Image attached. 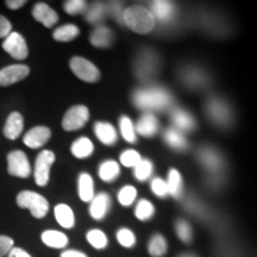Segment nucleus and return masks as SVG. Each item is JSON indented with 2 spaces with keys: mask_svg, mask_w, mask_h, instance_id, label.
<instances>
[{
  "mask_svg": "<svg viewBox=\"0 0 257 257\" xmlns=\"http://www.w3.org/2000/svg\"><path fill=\"white\" fill-rule=\"evenodd\" d=\"M134 102L142 110H163L172 102V95L162 88L140 89L134 94Z\"/></svg>",
  "mask_w": 257,
  "mask_h": 257,
  "instance_id": "1",
  "label": "nucleus"
},
{
  "mask_svg": "<svg viewBox=\"0 0 257 257\" xmlns=\"http://www.w3.org/2000/svg\"><path fill=\"white\" fill-rule=\"evenodd\" d=\"M123 21L131 30L137 34H149L155 27V18L149 10L143 6L135 5L125 10Z\"/></svg>",
  "mask_w": 257,
  "mask_h": 257,
  "instance_id": "2",
  "label": "nucleus"
},
{
  "mask_svg": "<svg viewBox=\"0 0 257 257\" xmlns=\"http://www.w3.org/2000/svg\"><path fill=\"white\" fill-rule=\"evenodd\" d=\"M17 205L21 208H28L32 217L42 219L49 211V202L43 195L36 192L23 191L17 195Z\"/></svg>",
  "mask_w": 257,
  "mask_h": 257,
  "instance_id": "3",
  "label": "nucleus"
},
{
  "mask_svg": "<svg viewBox=\"0 0 257 257\" xmlns=\"http://www.w3.org/2000/svg\"><path fill=\"white\" fill-rule=\"evenodd\" d=\"M69 67L72 72L86 82H96L100 79V72L91 61L83 59V57L75 56L70 60Z\"/></svg>",
  "mask_w": 257,
  "mask_h": 257,
  "instance_id": "4",
  "label": "nucleus"
},
{
  "mask_svg": "<svg viewBox=\"0 0 257 257\" xmlns=\"http://www.w3.org/2000/svg\"><path fill=\"white\" fill-rule=\"evenodd\" d=\"M55 162V154L50 150H43L37 156L36 163H35V181L38 186L44 187L48 185L50 178V168Z\"/></svg>",
  "mask_w": 257,
  "mask_h": 257,
  "instance_id": "5",
  "label": "nucleus"
},
{
  "mask_svg": "<svg viewBox=\"0 0 257 257\" xmlns=\"http://www.w3.org/2000/svg\"><path fill=\"white\" fill-rule=\"evenodd\" d=\"M8 172L10 175L27 179L31 174V166L27 154L22 150H15L8 155Z\"/></svg>",
  "mask_w": 257,
  "mask_h": 257,
  "instance_id": "6",
  "label": "nucleus"
},
{
  "mask_svg": "<svg viewBox=\"0 0 257 257\" xmlns=\"http://www.w3.org/2000/svg\"><path fill=\"white\" fill-rule=\"evenodd\" d=\"M89 119V111L86 106L78 105L70 107L62 119V127L66 131H76Z\"/></svg>",
  "mask_w": 257,
  "mask_h": 257,
  "instance_id": "7",
  "label": "nucleus"
},
{
  "mask_svg": "<svg viewBox=\"0 0 257 257\" xmlns=\"http://www.w3.org/2000/svg\"><path fill=\"white\" fill-rule=\"evenodd\" d=\"M3 49L15 60H25L29 55L27 42L19 32L12 31L8 37H5L3 42Z\"/></svg>",
  "mask_w": 257,
  "mask_h": 257,
  "instance_id": "8",
  "label": "nucleus"
},
{
  "mask_svg": "<svg viewBox=\"0 0 257 257\" xmlns=\"http://www.w3.org/2000/svg\"><path fill=\"white\" fill-rule=\"evenodd\" d=\"M30 74V68L25 64H12L0 69V86L6 87L24 80Z\"/></svg>",
  "mask_w": 257,
  "mask_h": 257,
  "instance_id": "9",
  "label": "nucleus"
},
{
  "mask_svg": "<svg viewBox=\"0 0 257 257\" xmlns=\"http://www.w3.org/2000/svg\"><path fill=\"white\" fill-rule=\"evenodd\" d=\"M51 137V131L47 126H35L30 131L25 134L23 138V142L27 147L31 149H38V148L43 147L49 138Z\"/></svg>",
  "mask_w": 257,
  "mask_h": 257,
  "instance_id": "10",
  "label": "nucleus"
},
{
  "mask_svg": "<svg viewBox=\"0 0 257 257\" xmlns=\"http://www.w3.org/2000/svg\"><path fill=\"white\" fill-rule=\"evenodd\" d=\"M32 17L46 28H53L59 22V15L46 3H37L34 6Z\"/></svg>",
  "mask_w": 257,
  "mask_h": 257,
  "instance_id": "11",
  "label": "nucleus"
},
{
  "mask_svg": "<svg viewBox=\"0 0 257 257\" xmlns=\"http://www.w3.org/2000/svg\"><path fill=\"white\" fill-rule=\"evenodd\" d=\"M23 128H24L23 115L19 113V112H12V113L8 117V119H6L3 133H4V136L8 138V140L15 141L21 136Z\"/></svg>",
  "mask_w": 257,
  "mask_h": 257,
  "instance_id": "12",
  "label": "nucleus"
},
{
  "mask_svg": "<svg viewBox=\"0 0 257 257\" xmlns=\"http://www.w3.org/2000/svg\"><path fill=\"white\" fill-rule=\"evenodd\" d=\"M111 199L106 193H100L95 198L92 199L91 207H89V213L96 220H100L106 216L108 208H110Z\"/></svg>",
  "mask_w": 257,
  "mask_h": 257,
  "instance_id": "13",
  "label": "nucleus"
},
{
  "mask_svg": "<svg viewBox=\"0 0 257 257\" xmlns=\"http://www.w3.org/2000/svg\"><path fill=\"white\" fill-rule=\"evenodd\" d=\"M42 242L47 246L54 249L66 248L68 244V237L66 234L56 230H47L41 234Z\"/></svg>",
  "mask_w": 257,
  "mask_h": 257,
  "instance_id": "14",
  "label": "nucleus"
},
{
  "mask_svg": "<svg viewBox=\"0 0 257 257\" xmlns=\"http://www.w3.org/2000/svg\"><path fill=\"white\" fill-rule=\"evenodd\" d=\"M95 135L102 143L106 146H112L117 142V131L113 127V125L105 121H98L94 126Z\"/></svg>",
  "mask_w": 257,
  "mask_h": 257,
  "instance_id": "15",
  "label": "nucleus"
},
{
  "mask_svg": "<svg viewBox=\"0 0 257 257\" xmlns=\"http://www.w3.org/2000/svg\"><path fill=\"white\" fill-rule=\"evenodd\" d=\"M136 130L141 136L153 137L155 136L157 130H159V121H157L155 115L152 113H147L137 123Z\"/></svg>",
  "mask_w": 257,
  "mask_h": 257,
  "instance_id": "16",
  "label": "nucleus"
},
{
  "mask_svg": "<svg viewBox=\"0 0 257 257\" xmlns=\"http://www.w3.org/2000/svg\"><path fill=\"white\" fill-rule=\"evenodd\" d=\"M154 18H157L161 22H168L174 17L175 8L172 3L168 2H155L152 5V11Z\"/></svg>",
  "mask_w": 257,
  "mask_h": 257,
  "instance_id": "17",
  "label": "nucleus"
},
{
  "mask_svg": "<svg viewBox=\"0 0 257 257\" xmlns=\"http://www.w3.org/2000/svg\"><path fill=\"white\" fill-rule=\"evenodd\" d=\"M55 218L61 226L64 229H72L75 224V218H74L73 210L68 205L66 204H59L56 205L55 210Z\"/></svg>",
  "mask_w": 257,
  "mask_h": 257,
  "instance_id": "18",
  "label": "nucleus"
},
{
  "mask_svg": "<svg viewBox=\"0 0 257 257\" xmlns=\"http://www.w3.org/2000/svg\"><path fill=\"white\" fill-rule=\"evenodd\" d=\"M79 197L82 201L88 202L94 198V186L92 176L87 173H82L79 176Z\"/></svg>",
  "mask_w": 257,
  "mask_h": 257,
  "instance_id": "19",
  "label": "nucleus"
},
{
  "mask_svg": "<svg viewBox=\"0 0 257 257\" xmlns=\"http://www.w3.org/2000/svg\"><path fill=\"white\" fill-rule=\"evenodd\" d=\"M93 149L94 147H93L92 141L87 137L79 138L70 147V152L76 159H86L93 153Z\"/></svg>",
  "mask_w": 257,
  "mask_h": 257,
  "instance_id": "20",
  "label": "nucleus"
},
{
  "mask_svg": "<svg viewBox=\"0 0 257 257\" xmlns=\"http://www.w3.org/2000/svg\"><path fill=\"white\" fill-rule=\"evenodd\" d=\"M91 43L94 47L98 48H107L112 43V32L108 28L106 27H98L92 34Z\"/></svg>",
  "mask_w": 257,
  "mask_h": 257,
  "instance_id": "21",
  "label": "nucleus"
},
{
  "mask_svg": "<svg viewBox=\"0 0 257 257\" xmlns=\"http://www.w3.org/2000/svg\"><path fill=\"white\" fill-rule=\"evenodd\" d=\"M172 120L176 125V127L182 131H189L195 126V121L192 115L188 112L179 110V108L172 112Z\"/></svg>",
  "mask_w": 257,
  "mask_h": 257,
  "instance_id": "22",
  "label": "nucleus"
},
{
  "mask_svg": "<svg viewBox=\"0 0 257 257\" xmlns=\"http://www.w3.org/2000/svg\"><path fill=\"white\" fill-rule=\"evenodd\" d=\"M167 187H168V194L173 198H180L182 194V178L179 170L170 169L168 174V181H167Z\"/></svg>",
  "mask_w": 257,
  "mask_h": 257,
  "instance_id": "23",
  "label": "nucleus"
},
{
  "mask_svg": "<svg viewBox=\"0 0 257 257\" xmlns=\"http://www.w3.org/2000/svg\"><path fill=\"white\" fill-rule=\"evenodd\" d=\"M80 34L79 28L74 24H66L62 27L57 28L54 31L53 37L54 40L57 42H69L74 40L75 37H78Z\"/></svg>",
  "mask_w": 257,
  "mask_h": 257,
  "instance_id": "24",
  "label": "nucleus"
},
{
  "mask_svg": "<svg viewBox=\"0 0 257 257\" xmlns=\"http://www.w3.org/2000/svg\"><path fill=\"white\" fill-rule=\"evenodd\" d=\"M165 141L173 149L184 150L187 147V140L178 128H168L165 133Z\"/></svg>",
  "mask_w": 257,
  "mask_h": 257,
  "instance_id": "25",
  "label": "nucleus"
},
{
  "mask_svg": "<svg viewBox=\"0 0 257 257\" xmlns=\"http://www.w3.org/2000/svg\"><path fill=\"white\" fill-rule=\"evenodd\" d=\"M120 168L115 161H105L104 163H101V166L99 167V176L101 180H104L106 182L113 181V180L119 175Z\"/></svg>",
  "mask_w": 257,
  "mask_h": 257,
  "instance_id": "26",
  "label": "nucleus"
},
{
  "mask_svg": "<svg viewBox=\"0 0 257 257\" xmlns=\"http://www.w3.org/2000/svg\"><path fill=\"white\" fill-rule=\"evenodd\" d=\"M168 245H167V240L162 234L156 233L154 234L150 239L149 245H148V250L149 253L153 257H162L167 252Z\"/></svg>",
  "mask_w": 257,
  "mask_h": 257,
  "instance_id": "27",
  "label": "nucleus"
},
{
  "mask_svg": "<svg viewBox=\"0 0 257 257\" xmlns=\"http://www.w3.org/2000/svg\"><path fill=\"white\" fill-rule=\"evenodd\" d=\"M155 213V207L150 201L146 200V199H142L137 204L136 210H135V216H136L137 219L140 220H148L150 219Z\"/></svg>",
  "mask_w": 257,
  "mask_h": 257,
  "instance_id": "28",
  "label": "nucleus"
},
{
  "mask_svg": "<svg viewBox=\"0 0 257 257\" xmlns=\"http://www.w3.org/2000/svg\"><path fill=\"white\" fill-rule=\"evenodd\" d=\"M87 240H88V243L93 246V248H95V249L106 248V245H107V242H108L106 234L102 232L101 230H98V229L88 231Z\"/></svg>",
  "mask_w": 257,
  "mask_h": 257,
  "instance_id": "29",
  "label": "nucleus"
},
{
  "mask_svg": "<svg viewBox=\"0 0 257 257\" xmlns=\"http://www.w3.org/2000/svg\"><path fill=\"white\" fill-rule=\"evenodd\" d=\"M120 131L123 135L124 140L128 143L136 142V133H135V127L133 121L126 115H123L120 119Z\"/></svg>",
  "mask_w": 257,
  "mask_h": 257,
  "instance_id": "30",
  "label": "nucleus"
},
{
  "mask_svg": "<svg viewBox=\"0 0 257 257\" xmlns=\"http://www.w3.org/2000/svg\"><path fill=\"white\" fill-rule=\"evenodd\" d=\"M152 173L153 163L149 160H141V162L135 167V176L140 181H146L152 175Z\"/></svg>",
  "mask_w": 257,
  "mask_h": 257,
  "instance_id": "31",
  "label": "nucleus"
},
{
  "mask_svg": "<svg viewBox=\"0 0 257 257\" xmlns=\"http://www.w3.org/2000/svg\"><path fill=\"white\" fill-rule=\"evenodd\" d=\"M137 197V191L134 186H125L118 193V200L123 206H130Z\"/></svg>",
  "mask_w": 257,
  "mask_h": 257,
  "instance_id": "32",
  "label": "nucleus"
},
{
  "mask_svg": "<svg viewBox=\"0 0 257 257\" xmlns=\"http://www.w3.org/2000/svg\"><path fill=\"white\" fill-rule=\"evenodd\" d=\"M208 111H210L213 119L219 120L221 123H224L227 119V117H229V112H227L224 104H221V102L212 101L210 104V107H208Z\"/></svg>",
  "mask_w": 257,
  "mask_h": 257,
  "instance_id": "33",
  "label": "nucleus"
},
{
  "mask_svg": "<svg viewBox=\"0 0 257 257\" xmlns=\"http://www.w3.org/2000/svg\"><path fill=\"white\" fill-rule=\"evenodd\" d=\"M200 159L207 168L217 169L219 168L221 165V160L219 159V156L213 152V150H202Z\"/></svg>",
  "mask_w": 257,
  "mask_h": 257,
  "instance_id": "34",
  "label": "nucleus"
},
{
  "mask_svg": "<svg viewBox=\"0 0 257 257\" xmlns=\"http://www.w3.org/2000/svg\"><path fill=\"white\" fill-rule=\"evenodd\" d=\"M175 230L179 238L185 243H189L192 240V227L186 220H178L175 224Z\"/></svg>",
  "mask_w": 257,
  "mask_h": 257,
  "instance_id": "35",
  "label": "nucleus"
},
{
  "mask_svg": "<svg viewBox=\"0 0 257 257\" xmlns=\"http://www.w3.org/2000/svg\"><path fill=\"white\" fill-rule=\"evenodd\" d=\"M117 239L121 245L125 246V248H133V246L136 244V237H135V233L131 230L126 229V227H123L117 232Z\"/></svg>",
  "mask_w": 257,
  "mask_h": 257,
  "instance_id": "36",
  "label": "nucleus"
},
{
  "mask_svg": "<svg viewBox=\"0 0 257 257\" xmlns=\"http://www.w3.org/2000/svg\"><path fill=\"white\" fill-rule=\"evenodd\" d=\"M141 155L136 150H126L120 155V162L125 167H136L141 162Z\"/></svg>",
  "mask_w": 257,
  "mask_h": 257,
  "instance_id": "37",
  "label": "nucleus"
},
{
  "mask_svg": "<svg viewBox=\"0 0 257 257\" xmlns=\"http://www.w3.org/2000/svg\"><path fill=\"white\" fill-rule=\"evenodd\" d=\"M86 9V3L81 0H72L64 3V11L69 15H78Z\"/></svg>",
  "mask_w": 257,
  "mask_h": 257,
  "instance_id": "38",
  "label": "nucleus"
},
{
  "mask_svg": "<svg viewBox=\"0 0 257 257\" xmlns=\"http://www.w3.org/2000/svg\"><path fill=\"white\" fill-rule=\"evenodd\" d=\"M152 189L153 192L155 193L157 197H166L167 194H168V187H167V182L163 181L162 179L160 178H156L153 180L152 182Z\"/></svg>",
  "mask_w": 257,
  "mask_h": 257,
  "instance_id": "39",
  "label": "nucleus"
},
{
  "mask_svg": "<svg viewBox=\"0 0 257 257\" xmlns=\"http://www.w3.org/2000/svg\"><path fill=\"white\" fill-rule=\"evenodd\" d=\"M15 240L11 237L0 234V257H4L14 248Z\"/></svg>",
  "mask_w": 257,
  "mask_h": 257,
  "instance_id": "40",
  "label": "nucleus"
},
{
  "mask_svg": "<svg viewBox=\"0 0 257 257\" xmlns=\"http://www.w3.org/2000/svg\"><path fill=\"white\" fill-rule=\"evenodd\" d=\"M12 32V24L4 16L0 15V38L8 37Z\"/></svg>",
  "mask_w": 257,
  "mask_h": 257,
  "instance_id": "41",
  "label": "nucleus"
},
{
  "mask_svg": "<svg viewBox=\"0 0 257 257\" xmlns=\"http://www.w3.org/2000/svg\"><path fill=\"white\" fill-rule=\"evenodd\" d=\"M102 15H104V10H102V6H94L91 11L88 12L87 16H86V18H87V21L89 22H98L100 21V18L102 17Z\"/></svg>",
  "mask_w": 257,
  "mask_h": 257,
  "instance_id": "42",
  "label": "nucleus"
},
{
  "mask_svg": "<svg viewBox=\"0 0 257 257\" xmlns=\"http://www.w3.org/2000/svg\"><path fill=\"white\" fill-rule=\"evenodd\" d=\"M8 257H32L30 253L25 251L22 248H12L11 251L8 253Z\"/></svg>",
  "mask_w": 257,
  "mask_h": 257,
  "instance_id": "43",
  "label": "nucleus"
},
{
  "mask_svg": "<svg viewBox=\"0 0 257 257\" xmlns=\"http://www.w3.org/2000/svg\"><path fill=\"white\" fill-rule=\"evenodd\" d=\"M5 4H6V6H8L9 9L18 10V9L23 8V6L27 4V2H25V0H8V2H6Z\"/></svg>",
  "mask_w": 257,
  "mask_h": 257,
  "instance_id": "44",
  "label": "nucleus"
},
{
  "mask_svg": "<svg viewBox=\"0 0 257 257\" xmlns=\"http://www.w3.org/2000/svg\"><path fill=\"white\" fill-rule=\"evenodd\" d=\"M61 257H88V256L81 251H78V250H67V251L61 253Z\"/></svg>",
  "mask_w": 257,
  "mask_h": 257,
  "instance_id": "45",
  "label": "nucleus"
},
{
  "mask_svg": "<svg viewBox=\"0 0 257 257\" xmlns=\"http://www.w3.org/2000/svg\"><path fill=\"white\" fill-rule=\"evenodd\" d=\"M179 257H197L195 255H192V253H186V255H181Z\"/></svg>",
  "mask_w": 257,
  "mask_h": 257,
  "instance_id": "46",
  "label": "nucleus"
}]
</instances>
